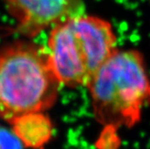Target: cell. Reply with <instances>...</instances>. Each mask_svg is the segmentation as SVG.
Returning <instances> with one entry per match:
<instances>
[{"label":"cell","instance_id":"8992f818","mask_svg":"<svg viewBox=\"0 0 150 149\" xmlns=\"http://www.w3.org/2000/svg\"><path fill=\"white\" fill-rule=\"evenodd\" d=\"M23 145L11 130L0 127V149H23Z\"/></svg>","mask_w":150,"mask_h":149},{"label":"cell","instance_id":"6da1fadb","mask_svg":"<svg viewBox=\"0 0 150 149\" xmlns=\"http://www.w3.org/2000/svg\"><path fill=\"white\" fill-rule=\"evenodd\" d=\"M61 85L50 64L46 47L17 40L0 48V118L45 112L55 103Z\"/></svg>","mask_w":150,"mask_h":149},{"label":"cell","instance_id":"277c9868","mask_svg":"<svg viewBox=\"0 0 150 149\" xmlns=\"http://www.w3.org/2000/svg\"><path fill=\"white\" fill-rule=\"evenodd\" d=\"M16 32L33 39L65 18L79 13L75 0H1Z\"/></svg>","mask_w":150,"mask_h":149},{"label":"cell","instance_id":"7a4b0ae2","mask_svg":"<svg viewBox=\"0 0 150 149\" xmlns=\"http://www.w3.org/2000/svg\"><path fill=\"white\" fill-rule=\"evenodd\" d=\"M110 22L76 13L50 29L46 49L51 68L61 86L83 87L117 49Z\"/></svg>","mask_w":150,"mask_h":149},{"label":"cell","instance_id":"3957f363","mask_svg":"<svg viewBox=\"0 0 150 149\" xmlns=\"http://www.w3.org/2000/svg\"><path fill=\"white\" fill-rule=\"evenodd\" d=\"M86 87L94 118L105 127L131 128L150 106V76L137 49H117Z\"/></svg>","mask_w":150,"mask_h":149},{"label":"cell","instance_id":"5b68a950","mask_svg":"<svg viewBox=\"0 0 150 149\" xmlns=\"http://www.w3.org/2000/svg\"><path fill=\"white\" fill-rule=\"evenodd\" d=\"M9 124L24 148L43 149L54 132L52 121L45 112L27 113L13 119Z\"/></svg>","mask_w":150,"mask_h":149}]
</instances>
